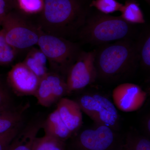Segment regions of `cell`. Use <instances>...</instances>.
Instances as JSON below:
<instances>
[{
    "mask_svg": "<svg viewBox=\"0 0 150 150\" xmlns=\"http://www.w3.org/2000/svg\"><path fill=\"white\" fill-rule=\"evenodd\" d=\"M8 8L17 6V0H4Z\"/></svg>",
    "mask_w": 150,
    "mask_h": 150,
    "instance_id": "obj_28",
    "label": "cell"
},
{
    "mask_svg": "<svg viewBox=\"0 0 150 150\" xmlns=\"http://www.w3.org/2000/svg\"><path fill=\"white\" fill-rule=\"evenodd\" d=\"M44 0H17V6L23 12L35 14L41 12L44 7Z\"/></svg>",
    "mask_w": 150,
    "mask_h": 150,
    "instance_id": "obj_23",
    "label": "cell"
},
{
    "mask_svg": "<svg viewBox=\"0 0 150 150\" xmlns=\"http://www.w3.org/2000/svg\"><path fill=\"white\" fill-rule=\"evenodd\" d=\"M144 129L148 137L149 135L150 134V115H147L145 117V118L144 119Z\"/></svg>",
    "mask_w": 150,
    "mask_h": 150,
    "instance_id": "obj_27",
    "label": "cell"
},
{
    "mask_svg": "<svg viewBox=\"0 0 150 150\" xmlns=\"http://www.w3.org/2000/svg\"><path fill=\"white\" fill-rule=\"evenodd\" d=\"M123 147L126 150H150L149 137L130 132L124 136Z\"/></svg>",
    "mask_w": 150,
    "mask_h": 150,
    "instance_id": "obj_19",
    "label": "cell"
},
{
    "mask_svg": "<svg viewBox=\"0 0 150 150\" xmlns=\"http://www.w3.org/2000/svg\"><path fill=\"white\" fill-rule=\"evenodd\" d=\"M23 62L40 80L48 72V60L40 49L31 48Z\"/></svg>",
    "mask_w": 150,
    "mask_h": 150,
    "instance_id": "obj_16",
    "label": "cell"
},
{
    "mask_svg": "<svg viewBox=\"0 0 150 150\" xmlns=\"http://www.w3.org/2000/svg\"><path fill=\"white\" fill-rule=\"evenodd\" d=\"M139 62L145 69L150 67V32L147 28L138 35L137 42H135Z\"/></svg>",
    "mask_w": 150,
    "mask_h": 150,
    "instance_id": "obj_18",
    "label": "cell"
},
{
    "mask_svg": "<svg viewBox=\"0 0 150 150\" xmlns=\"http://www.w3.org/2000/svg\"><path fill=\"white\" fill-rule=\"evenodd\" d=\"M11 106V98L8 92L0 83V108H7Z\"/></svg>",
    "mask_w": 150,
    "mask_h": 150,
    "instance_id": "obj_25",
    "label": "cell"
},
{
    "mask_svg": "<svg viewBox=\"0 0 150 150\" xmlns=\"http://www.w3.org/2000/svg\"><path fill=\"white\" fill-rule=\"evenodd\" d=\"M121 150H125V149H124V148H123H123H122V149H121Z\"/></svg>",
    "mask_w": 150,
    "mask_h": 150,
    "instance_id": "obj_31",
    "label": "cell"
},
{
    "mask_svg": "<svg viewBox=\"0 0 150 150\" xmlns=\"http://www.w3.org/2000/svg\"><path fill=\"white\" fill-rule=\"evenodd\" d=\"M147 93L140 86L132 83H123L112 92L113 103L118 110L124 112L139 110L146 99Z\"/></svg>",
    "mask_w": 150,
    "mask_h": 150,
    "instance_id": "obj_10",
    "label": "cell"
},
{
    "mask_svg": "<svg viewBox=\"0 0 150 150\" xmlns=\"http://www.w3.org/2000/svg\"><path fill=\"white\" fill-rule=\"evenodd\" d=\"M99 46L96 50L95 60L97 78L104 81H117L136 69L139 59L133 39H123Z\"/></svg>",
    "mask_w": 150,
    "mask_h": 150,
    "instance_id": "obj_2",
    "label": "cell"
},
{
    "mask_svg": "<svg viewBox=\"0 0 150 150\" xmlns=\"http://www.w3.org/2000/svg\"><path fill=\"white\" fill-rule=\"evenodd\" d=\"M67 94L66 79L54 71L48 72L40 80L34 96L43 107H49Z\"/></svg>",
    "mask_w": 150,
    "mask_h": 150,
    "instance_id": "obj_9",
    "label": "cell"
},
{
    "mask_svg": "<svg viewBox=\"0 0 150 150\" xmlns=\"http://www.w3.org/2000/svg\"><path fill=\"white\" fill-rule=\"evenodd\" d=\"M21 125L0 134V150H7L12 141L21 130Z\"/></svg>",
    "mask_w": 150,
    "mask_h": 150,
    "instance_id": "obj_24",
    "label": "cell"
},
{
    "mask_svg": "<svg viewBox=\"0 0 150 150\" xmlns=\"http://www.w3.org/2000/svg\"><path fill=\"white\" fill-rule=\"evenodd\" d=\"M145 1H146L147 3H148V4H150V0H144Z\"/></svg>",
    "mask_w": 150,
    "mask_h": 150,
    "instance_id": "obj_29",
    "label": "cell"
},
{
    "mask_svg": "<svg viewBox=\"0 0 150 150\" xmlns=\"http://www.w3.org/2000/svg\"><path fill=\"white\" fill-rule=\"evenodd\" d=\"M123 5L117 0H93L89 6L95 8L101 13L109 15L120 11Z\"/></svg>",
    "mask_w": 150,
    "mask_h": 150,
    "instance_id": "obj_22",
    "label": "cell"
},
{
    "mask_svg": "<svg viewBox=\"0 0 150 150\" xmlns=\"http://www.w3.org/2000/svg\"><path fill=\"white\" fill-rule=\"evenodd\" d=\"M43 123H31L18 134L12 141L7 150H32L33 142Z\"/></svg>",
    "mask_w": 150,
    "mask_h": 150,
    "instance_id": "obj_15",
    "label": "cell"
},
{
    "mask_svg": "<svg viewBox=\"0 0 150 150\" xmlns=\"http://www.w3.org/2000/svg\"><path fill=\"white\" fill-rule=\"evenodd\" d=\"M96 50L81 51L70 67L66 79L67 94L79 91L93 83L97 79L95 64Z\"/></svg>",
    "mask_w": 150,
    "mask_h": 150,
    "instance_id": "obj_8",
    "label": "cell"
},
{
    "mask_svg": "<svg viewBox=\"0 0 150 150\" xmlns=\"http://www.w3.org/2000/svg\"><path fill=\"white\" fill-rule=\"evenodd\" d=\"M17 51L6 40L2 30H0V66H7L13 62Z\"/></svg>",
    "mask_w": 150,
    "mask_h": 150,
    "instance_id": "obj_21",
    "label": "cell"
},
{
    "mask_svg": "<svg viewBox=\"0 0 150 150\" xmlns=\"http://www.w3.org/2000/svg\"><path fill=\"white\" fill-rule=\"evenodd\" d=\"M42 127L44 129L45 134L63 142H66L71 138L73 135L62 121L57 109L49 114L42 124Z\"/></svg>",
    "mask_w": 150,
    "mask_h": 150,
    "instance_id": "obj_13",
    "label": "cell"
},
{
    "mask_svg": "<svg viewBox=\"0 0 150 150\" xmlns=\"http://www.w3.org/2000/svg\"><path fill=\"white\" fill-rule=\"evenodd\" d=\"M67 145L63 142L49 135L35 138L32 146V150H66Z\"/></svg>",
    "mask_w": 150,
    "mask_h": 150,
    "instance_id": "obj_20",
    "label": "cell"
},
{
    "mask_svg": "<svg viewBox=\"0 0 150 150\" xmlns=\"http://www.w3.org/2000/svg\"><path fill=\"white\" fill-rule=\"evenodd\" d=\"M7 81L18 96L35 95L40 79L23 62L15 65L8 73Z\"/></svg>",
    "mask_w": 150,
    "mask_h": 150,
    "instance_id": "obj_11",
    "label": "cell"
},
{
    "mask_svg": "<svg viewBox=\"0 0 150 150\" xmlns=\"http://www.w3.org/2000/svg\"><path fill=\"white\" fill-rule=\"evenodd\" d=\"M124 136L104 125L81 131L72 138L69 150H121Z\"/></svg>",
    "mask_w": 150,
    "mask_h": 150,
    "instance_id": "obj_5",
    "label": "cell"
},
{
    "mask_svg": "<svg viewBox=\"0 0 150 150\" xmlns=\"http://www.w3.org/2000/svg\"><path fill=\"white\" fill-rule=\"evenodd\" d=\"M77 102L82 111L96 124L118 131L119 114L113 103L108 98L99 94L86 93L81 96Z\"/></svg>",
    "mask_w": 150,
    "mask_h": 150,
    "instance_id": "obj_7",
    "label": "cell"
},
{
    "mask_svg": "<svg viewBox=\"0 0 150 150\" xmlns=\"http://www.w3.org/2000/svg\"><path fill=\"white\" fill-rule=\"evenodd\" d=\"M1 26L7 42L17 52L37 45L41 30L20 15L8 13Z\"/></svg>",
    "mask_w": 150,
    "mask_h": 150,
    "instance_id": "obj_6",
    "label": "cell"
},
{
    "mask_svg": "<svg viewBox=\"0 0 150 150\" xmlns=\"http://www.w3.org/2000/svg\"><path fill=\"white\" fill-rule=\"evenodd\" d=\"M136 33L135 25L129 24L121 16L100 12L88 16L77 35L84 43L100 46L113 41L133 39Z\"/></svg>",
    "mask_w": 150,
    "mask_h": 150,
    "instance_id": "obj_3",
    "label": "cell"
},
{
    "mask_svg": "<svg viewBox=\"0 0 150 150\" xmlns=\"http://www.w3.org/2000/svg\"><path fill=\"white\" fill-rule=\"evenodd\" d=\"M37 45L46 56L53 71L64 76L81 51L76 43L41 30Z\"/></svg>",
    "mask_w": 150,
    "mask_h": 150,
    "instance_id": "obj_4",
    "label": "cell"
},
{
    "mask_svg": "<svg viewBox=\"0 0 150 150\" xmlns=\"http://www.w3.org/2000/svg\"><path fill=\"white\" fill-rule=\"evenodd\" d=\"M41 12V31L67 39L77 35L88 16L81 0H44Z\"/></svg>",
    "mask_w": 150,
    "mask_h": 150,
    "instance_id": "obj_1",
    "label": "cell"
},
{
    "mask_svg": "<svg viewBox=\"0 0 150 150\" xmlns=\"http://www.w3.org/2000/svg\"><path fill=\"white\" fill-rule=\"evenodd\" d=\"M121 17L129 24H144L146 21L139 5L136 0H127L121 7Z\"/></svg>",
    "mask_w": 150,
    "mask_h": 150,
    "instance_id": "obj_17",
    "label": "cell"
},
{
    "mask_svg": "<svg viewBox=\"0 0 150 150\" xmlns=\"http://www.w3.org/2000/svg\"><path fill=\"white\" fill-rule=\"evenodd\" d=\"M28 103L10 107L0 111V134L22 124Z\"/></svg>",
    "mask_w": 150,
    "mask_h": 150,
    "instance_id": "obj_14",
    "label": "cell"
},
{
    "mask_svg": "<svg viewBox=\"0 0 150 150\" xmlns=\"http://www.w3.org/2000/svg\"><path fill=\"white\" fill-rule=\"evenodd\" d=\"M61 118L72 134L80 129L83 123L82 110L77 101L63 97L56 108Z\"/></svg>",
    "mask_w": 150,
    "mask_h": 150,
    "instance_id": "obj_12",
    "label": "cell"
},
{
    "mask_svg": "<svg viewBox=\"0 0 150 150\" xmlns=\"http://www.w3.org/2000/svg\"><path fill=\"white\" fill-rule=\"evenodd\" d=\"M6 108H0V111H1V110H4V109H6Z\"/></svg>",
    "mask_w": 150,
    "mask_h": 150,
    "instance_id": "obj_30",
    "label": "cell"
},
{
    "mask_svg": "<svg viewBox=\"0 0 150 150\" xmlns=\"http://www.w3.org/2000/svg\"><path fill=\"white\" fill-rule=\"evenodd\" d=\"M8 8L4 0H0V25L1 26L6 16L8 13Z\"/></svg>",
    "mask_w": 150,
    "mask_h": 150,
    "instance_id": "obj_26",
    "label": "cell"
}]
</instances>
